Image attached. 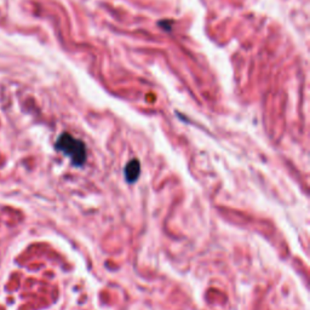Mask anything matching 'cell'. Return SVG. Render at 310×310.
Wrapping results in <instances>:
<instances>
[{"instance_id": "obj_2", "label": "cell", "mask_w": 310, "mask_h": 310, "mask_svg": "<svg viewBox=\"0 0 310 310\" xmlns=\"http://www.w3.org/2000/svg\"><path fill=\"white\" fill-rule=\"evenodd\" d=\"M124 175H125V180L129 183H135L138 180L139 175H141V164L137 159H132L126 164L125 170H124Z\"/></svg>"}, {"instance_id": "obj_1", "label": "cell", "mask_w": 310, "mask_h": 310, "mask_svg": "<svg viewBox=\"0 0 310 310\" xmlns=\"http://www.w3.org/2000/svg\"><path fill=\"white\" fill-rule=\"evenodd\" d=\"M56 149L71 159L74 166L81 167L86 162V146L82 141L76 138L71 133H62L55 144Z\"/></svg>"}]
</instances>
